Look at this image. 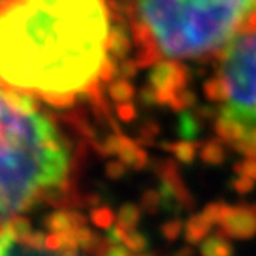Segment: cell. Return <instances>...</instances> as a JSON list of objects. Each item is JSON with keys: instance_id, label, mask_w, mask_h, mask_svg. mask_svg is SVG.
<instances>
[{"instance_id": "1", "label": "cell", "mask_w": 256, "mask_h": 256, "mask_svg": "<svg viewBox=\"0 0 256 256\" xmlns=\"http://www.w3.org/2000/svg\"><path fill=\"white\" fill-rule=\"evenodd\" d=\"M110 32L106 0H2V86L74 104L102 82Z\"/></svg>"}, {"instance_id": "2", "label": "cell", "mask_w": 256, "mask_h": 256, "mask_svg": "<svg viewBox=\"0 0 256 256\" xmlns=\"http://www.w3.org/2000/svg\"><path fill=\"white\" fill-rule=\"evenodd\" d=\"M70 152L34 96L2 86V223L38 202L80 203L68 196Z\"/></svg>"}, {"instance_id": "3", "label": "cell", "mask_w": 256, "mask_h": 256, "mask_svg": "<svg viewBox=\"0 0 256 256\" xmlns=\"http://www.w3.org/2000/svg\"><path fill=\"white\" fill-rule=\"evenodd\" d=\"M256 0H136L135 22L166 58H204L248 32Z\"/></svg>"}, {"instance_id": "4", "label": "cell", "mask_w": 256, "mask_h": 256, "mask_svg": "<svg viewBox=\"0 0 256 256\" xmlns=\"http://www.w3.org/2000/svg\"><path fill=\"white\" fill-rule=\"evenodd\" d=\"M218 76L226 86L220 116L242 126L244 138L256 133V32L238 35L223 50Z\"/></svg>"}, {"instance_id": "5", "label": "cell", "mask_w": 256, "mask_h": 256, "mask_svg": "<svg viewBox=\"0 0 256 256\" xmlns=\"http://www.w3.org/2000/svg\"><path fill=\"white\" fill-rule=\"evenodd\" d=\"M186 68L178 62L165 60L156 64L148 75L150 86L143 92V100L172 106L176 96L186 90Z\"/></svg>"}, {"instance_id": "6", "label": "cell", "mask_w": 256, "mask_h": 256, "mask_svg": "<svg viewBox=\"0 0 256 256\" xmlns=\"http://www.w3.org/2000/svg\"><path fill=\"white\" fill-rule=\"evenodd\" d=\"M223 234L234 240H250L256 234V204H238L224 210L218 223Z\"/></svg>"}, {"instance_id": "7", "label": "cell", "mask_w": 256, "mask_h": 256, "mask_svg": "<svg viewBox=\"0 0 256 256\" xmlns=\"http://www.w3.org/2000/svg\"><path fill=\"white\" fill-rule=\"evenodd\" d=\"M116 155L120 156V162L124 163L125 166L135 168V170H140V168L146 165V153L126 136H122L120 150Z\"/></svg>"}, {"instance_id": "8", "label": "cell", "mask_w": 256, "mask_h": 256, "mask_svg": "<svg viewBox=\"0 0 256 256\" xmlns=\"http://www.w3.org/2000/svg\"><path fill=\"white\" fill-rule=\"evenodd\" d=\"M132 48V40L124 27H112L108 38V57L112 60H124Z\"/></svg>"}, {"instance_id": "9", "label": "cell", "mask_w": 256, "mask_h": 256, "mask_svg": "<svg viewBox=\"0 0 256 256\" xmlns=\"http://www.w3.org/2000/svg\"><path fill=\"white\" fill-rule=\"evenodd\" d=\"M210 230H212V223L203 214H193L185 224V240L190 244H200L206 240Z\"/></svg>"}, {"instance_id": "10", "label": "cell", "mask_w": 256, "mask_h": 256, "mask_svg": "<svg viewBox=\"0 0 256 256\" xmlns=\"http://www.w3.org/2000/svg\"><path fill=\"white\" fill-rule=\"evenodd\" d=\"M200 254L202 256H233V246L223 233H216L208 236L200 244Z\"/></svg>"}, {"instance_id": "11", "label": "cell", "mask_w": 256, "mask_h": 256, "mask_svg": "<svg viewBox=\"0 0 256 256\" xmlns=\"http://www.w3.org/2000/svg\"><path fill=\"white\" fill-rule=\"evenodd\" d=\"M45 228L50 233H65L70 230H75L72 212H54L44 220Z\"/></svg>"}, {"instance_id": "12", "label": "cell", "mask_w": 256, "mask_h": 256, "mask_svg": "<svg viewBox=\"0 0 256 256\" xmlns=\"http://www.w3.org/2000/svg\"><path fill=\"white\" fill-rule=\"evenodd\" d=\"M224 155H226V152L220 142H206L200 148V156L208 165H220L224 160Z\"/></svg>"}, {"instance_id": "13", "label": "cell", "mask_w": 256, "mask_h": 256, "mask_svg": "<svg viewBox=\"0 0 256 256\" xmlns=\"http://www.w3.org/2000/svg\"><path fill=\"white\" fill-rule=\"evenodd\" d=\"M108 95L118 105L128 104V102L132 100V96H133V86H132L130 82H126L125 78L110 82V85H108Z\"/></svg>"}, {"instance_id": "14", "label": "cell", "mask_w": 256, "mask_h": 256, "mask_svg": "<svg viewBox=\"0 0 256 256\" xmlns=\"http://www.w3.org/2000/svg\"><path fill=\"white\" fill-rule=\"evenodd\" d=\"M118 226L124 230H135V226L140 222V208L133 203H126L120 208L118 216H116Z\"/></svg>"}, {"instance_id": "15", "label": "cell", "mask_w": 256, "mask_h": 256, "mask_svg": "<svg viewBox=\"0 0 256 256\" xmlns=\"http://www.w3.org/2000/svg\"><path fill=\"white\" fill-rule=\"evenodd\" d=\"M204 95H206L208 100L212 102H226V86H224L223 80L220 78L216 75L214 78L208 80L206 84H204Z\"/></svg>"}, {"instance_id": "16", "label": "cell", "mask_w": 256, "mask_h": 256, "mask_svg": "<svg viewBox=\"0 0 256 256\" xmlns=\"http://www.w3.org/2000/svg\"><path fill=\"white\" fill-rule=\"evenodd\" d=\"M172 152L173 155L178 162H183V163H192L194 160L198 153V146L194 143L188 142V140H183V142H178L175 145L172 146Z\"/></svg>"}, {"instance_id": "17", "label": "cell", "mask_w": 256, "mask_h": 256, "mask_svg": "<svg viewBox=\"0 0 256 256\" xmlns=\"http://www.w3.org/2000/svg\"><path fill=\"white\" fill-rule=\"evenodd\" d=\"M124 244L126 246L128 252L142 253V252H145L148 242L140 232H136V230H126V233L124 236Z\"/></svg>"}, {"instance_id": "18", "label": "cell", "mask_w": 256, "mask_h": 256, "mask_svg": "<svg viewBox=\"0 0 256 256\" xmlns=\"http://www.w3.org/2000/svg\"><path fill=\"white\" fill-rule=\"evenodd\" d=\"M90 220H92V223H94L96 228L108 230L115 222V214H114V212H112L110 208L100 206V208H95L94 212H92Z\"/></svg>"}, {"instance_id": "19", "label": "cell", "mask_w": 256, "mask_h": 256, "mask_svg": "<svg viewBox=\"0 0 256 256\" xmlns=\"http://www.w3.org/2000/svg\"><path fill=\"white\" fill-rule=\"evenodd\" d=\"M162 204H163V196L160 192L146 190L142 194V208L145 210L146 213L155 214L158 210L162 208Z\"/></svg>"}, {"instance_id": "20", "label": "cell", "mask_w": 256, "mask_h": 256, "mask_svg": "<svg viewBox=\"0 0 256 256\" xmlns=\"http://www.w3.org/2000/svg\"><path fill=\"white\" fill-rule=\"evenodd\" d=\"M182 232H185V224H183L180 220H168L162 224V234L166 242H175V240L180 236Z\"/></svg>"}, {"instance_id": "21", "label": "cell", "mask_w": 256, "mask_h": 256, "mask_svg": "<svg viewBox=\"0 0 256 256\" xmlns=\"http://www.w3.org/2000/svg\"><path fill=\"white\" fill-rule=\"evenodd\" d=\"M224 210H226V204L224 203H210L204 206L203 210V216L208 220L210 223H220L224 214Z\"/></svg>"}, {"instance_id": "22", "label": "cell", "mask_w": 256, "mask_h": 256, "mask_svg": "<svg viewBox=\"0 0 256 256\" xmlns=\"http://www.w3.org/2000/svg\"><path fill=\"white\" fill-rule=\"evenodd\" d=\"M234 172H236V175L248 176L256 182V158H246L244 162L234 166Z\"/></svg>"}, {"instance_id": "23", "label": "cell", "mask_w": 256, "mask_h": 256, "mask_svg": "<svg viewBox=\"0 0 256 256\" xmlns=\"http://www.w3.org/2000/svg\"><path fill=\"white\" fill-rule=\"evenodd\" d=\"M254 180H252V178H248V176H243V175H236V178L233 180V188L236 190L238 193H242V194H246L250 193L254 188Z\"/></svg>"}, {"instance_id": "24", "label": "cell", "mask_w": 256, "mask_h": 256, "mask_svg": "<svg viewBox=\"0 0 256 256\" xmlns=\"http://www.w3.org/2000/svg\"><path fill=\"white\" fill-rule=\"evenodd\" d=\"M116 112H118V116L122 120L125 122H132L133 118H135V106H133L130 102L128 104H122L118 105V108H116Z\"/></svg>"}, {"instance_id": "25", "label": "cell", "mask_w": 256, "mask_h": 256, "mask_svg": "<svg viewBox=\"0 0 256 256\" xmlns=\"http://www.w3.org/2000/svg\"><path fill=\"white\" fill-rule=\"evenodd\" d=\"M125 173V165L122 162H110L106 165V175L110 178H120Z\"/></svg>"}, {"instance_id": "26", "label": "cell", "mask_w": 256, "mask_h": 256, "mask_svg": "<svg viewBox=\"0 0 256 256\" xmlns=\"http://www.w3.org/2000/svg\"><path fill=\"white\" fill-rule=\"evenodd\" d=\"M194 132H196V124H194V122L190 118V115L183 116V122H182V135L192 136Z\"/></svg>"}, {"instance_id": "27", "label": "cell", "mask_w": 256, "mask_h": 256, "mask_svg": "<svg viewBox=\"0 0 256 256\" xmlns=\"http://www.w3.org/2000/svg\"><path fill=\"white\" fill-rule=\"evenodd\" d=\"M135 70H136V64L130 62V60H125V62H122V65L118 66V72L125 80L128 78V76H132L133 74H135Z\"/></svg>"}, {"instance_id": "28", "label": "cell", "mask_w": 256, "mask_h": 256, "mask_svg": "<svg viewBox=\"0 0 256 256\" xmlns=\"http://www.w3.org/2000/svg\"><path fill=\"white\" fill-rule=\"evenodd\" d=\"M193 254H194V252L190 246H183V248L176 250V252L173 253V256H193Z\"/></svg>"}, {"instance_id": "29", "label": "cell", "mask_w": 256, "mask_h": 256, "mask_svg": "<svg viewBox=\"0 0 256 256\" xmlns=\"http://www.w3.org/2000/svg\"><path fill=\"white\" fill-rule=\"evenodd\" d=\"M55 256H78V253H76V250H60L55 253Z\"/></svg>"}, {"instance_id": "30", "label": "cell", "mask_w": 256, "mask_h": 256, "mask_svg": "<svg viewBox=\"0 0 256 256\" xmlns=\"http://www.w3.org/2000/svg\"><path fill=\"white\" fill-rule=\"evenodd\" d=\"M140 256H152V254H140Z\"/></svg>"}]
</instances>
